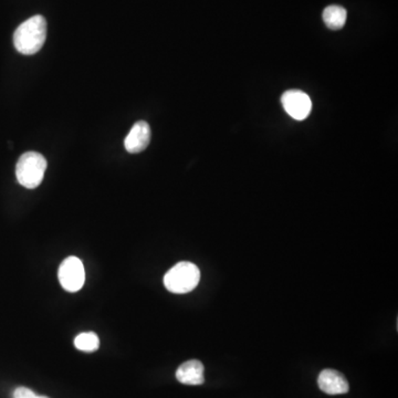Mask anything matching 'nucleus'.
I'll return each mask as SVG.
<instances>
[{
  "label": "nucleus",
  "mask_w": 398,
  "mask_h": 398,
  "mask_svg": "<svg viewBox=\"0 0 398 398\" xmlns=\"http://www.w3.org/2000/svg\"><path fill=\"white\" fill-rule=\"evenodd\" d=\"M47 38V21L40 14L34 16L30 19L16 29L14 34V48L23 54H37L43 48Z\"/></svg>",
  "instance_id": "1"
},
{
  "label": "nucleus",
  "mask_w": 398,
  "mask_h": 398,
  "mask_svg": "<svg viewBox=\"0 0 398 398\" xmlns=\"http://www.w3.org/2000/svg\"><path fill=\"white\" fill-rule=\"evenodd\" d=\"M201 272L197 265L181 261L170 269L164 276V285L172 294H188L197 287Z\"/></svg>",
  "instance_id": "2"
},
{
  "label": "nucleus",
  "mask_w": 398,
  "mask_h": 398,
  "mask_svg": "<svg viewBox=\"0 0 398 398\" xmlns=\"http://www.w3.org/2000/svg\"><path fill=\"white\" fill-rule=\"evenodd\" d=\"M47 159L40 153L27 152L18 159L16 176L20 185L34 190L43 181Z\"/></svg>",
  "instance_id": "3"
},
{
  "label": "nucleus",
  "mask_w": 398,
  "mask_h": 398,
  "mask_svg": "<svg viewBox=\"0 0 398 398\" xmlns=\"http://www.w3.org/2000/svg\"><path fill=\"white\" fill-rule=\"evenodd\" d=\"M60 285L69 292L81 290L85 281L83 263L79 258L68 257L63 260L58 272Z\"/></svg>",
  "instance_id": "4"
},
{
  "label": "nucleus",
  "mask_w": 398,
  "mask_h": 398,
  "mask_svg": "<svg viewBox=\"0 0 398 398\" xmlns=\"http://www.w3.org/2000/svg\"><path fill=\"white\" fill-rule=\"evenodd\" d=\"M285 112L292 119L302 121L310 115L312 102L308 94L300 90H289L281 98Z\"/></svg>",
  "instance_id": "5"
},
{
  "label": "nucleus",
  "mask_w": 398,
  "mask_h": 398,
  "mask_svg": "<svg viewBox=\"0 0 398 398\" xmlns=\"http://www.w3.org/2000/svg\"><path fill=\"white\" fill-rule=\"evenodd\" d=\"M320 390L329 395L346 394L350 390L348 379L343 374L335 370H323L318 377Z\"/></svg>",
  "instance_id": "6"
},
{
  "label": "nucleus",
  "mask_w": 398,
  "mask_h": 398,
  "mask_svg": "<svg viewBox=\"0 0 398 398\" xmlns=\"http://www.w3.org/2000/svg\"><path fill=\"white\" fill-rule=\"evenodd\" d=\"M151 142V127L146 122L140 121L133 125L132 130L125 137L124 146L127 152L136 154L146 150Z\"/></svg>",
  "instance_id": "7"
},
{
  "label": "nucleus",
  "mask_w": 398,
  "mask_h": 398,
  "mask_svg": "<svg viewBox=\"0 0 398 398\" xmlns=\"http://www.w3.org/2000/svg\"><path fill=\"white\" fill-rule=\"evenodd\" d=\"M205 367L198 360L185 362L176 371V379L185 385H201L205 382L203 377Z\"/></svg>",
  "instance_id": "8"
},
{
  "label": "nucleus",
  "mask_w": 398,
  "mask_h": 398,
  "mask_svg": "<svg viewBox=\"0 0 398 398\" xmlns=\"http://www.w3.org/2000/svg\"><path fill=\"white\" fill-rule=\"evenodd\" d=\"M348 12L341 6H329L323 12V20L328 28L339 30L346 23Z\"/></svg>",
  "instance_id": "9"
},
{
  "label": "nucleus",
  "mask_w": 398,
  "mask_h": 398,
  "mask_svg": "<svg viewBox=\"0 0 398 398\" xmlns=\"http://www.w3.org/2000/svg\"><path fill=\"white\" fill-rule=\"evenodd\" d=\"M74 346L87 353L96 352L100 346L99 336L94 332H83L78 334L74 339Z\"/></svg>",
  "instance_id": "10"
},
{
  "label": "nucleus",
  "mask_w": 398,
  "mask_h": 398,
  "mask_svg": "<svg viewBox=\"0 0 398 398\" xmlns=\"http://www.w3.org/2000/svg\"><path fill=\"white\" fill-rule=\"evenodd\" d=\"M12 398H49L47 396L37 395L34 390H30V388H27V387H17L16 390H14V394H12Z\"/></svg>",
  "instance_id": "11"
}]
</instances>
